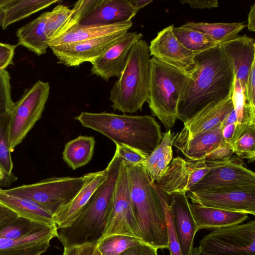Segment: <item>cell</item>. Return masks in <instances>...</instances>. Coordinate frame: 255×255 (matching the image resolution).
<instances>
[{"label":"cell","mask_w":255,"mask_h":255,"mask_svg":"<svg viewBox=\"0 0 255 255\" xmlns=\"http://www.w3.org/2000/svg\"><path fill=\"white\" fill-rule=\"evenodd\" d=\"M204 159L172 158L166 171L155 182L156 187L168 196L175 193H187L210 170Z\"/></svg>","instance_id":"13"},{"label":"cell","mask_w":255,"mask_h":255,"mask_svg":"<svg viewBox=\"0 0 255 255\" xmlns=\"http://www.w3.org/2000/svg\"><path fill=\"white\" fill-rule=\"evenodd\" d=\"M222 136L224 142L233 148L239 136L237 131V123L223 127Z\"/></svg>","instance_id":"48"},{"label":"cell","mask_w":255,"mask_h":255,"mask_svg":"<svg viewBox=\"0 0 255 255\" xmlns=\"http://www.w3.org/2000/svg\"><path fill=\"white\" fill-rule=\"evenodd\" d=\"M78 255H101L99 252L97 243L89 244L80 247Z\"/></svg>","instance_id":"50"},{"label":"cell","mask_w":255,"mask_h":255,"mask_svg":"<svg viewBox=\"0 0 255 255\" xmlns=\"http://www.w3.org/2000/svg\"><path fill=\"white\" fill-rule=\"evenodd\" d=\"M142 34L127 32L99 58L91 63V74L107 81L112 77L118 79L122 74L131 49Z\"/></svg>","instance_id":"17"},{"label":"cell","mask_w":255,"mask_h":255,"mask_svg":"<svg viewBox=\"0 0 255 255\" xmlns=\"http://www.w3.org/2000/svg\"><path fill=\"white\" fill-rule=\"evenodd\" d=\"M245 94L247 103L255 106V62L253 63L249 73Z\"/></svg>","instance_id":"47"},{"label":"cell","mask_w":255,"mask_h":255,"mask_svg":"<svg viewBox=\"0 0 255 255\" xmlns=\"http://www.w3.org/2000/svg\"><path fill=\"white\" fill-rule=\"evenodd\" d=\"M72 12V9L62 4H58L48 12L46 22V36L48 41L61 34Z\"/></svg>","instance_id":"35"},{"label":"cell","mask_w":255,"mask_h":255,"mask_svg":"<svg viewBox=\"0 0 255 255\" xmlns=\"http://www.w3.org/2000/svg\"><path fill=\"white\" fill-rule=\"evenodd\" d=\"M115 152L128 166L141 164L147 157L136 149L123 144H116Z\"/></svg>","instance_id":"41"},{"label":"cell","mask_w":255,"mask_h":255,"mask_svg":"<svg viewBox=\"0 0 255 255\" xmlns=\"http://www.w3.org/2000/svg\"><path fill=\"white\" fill-rule=\"evenodd\" d=\"M150 54L149 45L139 39L132 46L124 69L113 86L112 107L123 113L141 111L149 95Z\"/></svg>","instance_id":"5"},{"label":"cell","mask_w":255,"mask_h":255,"mask_svg":"<svg viewBox=\"0 0 255 255\" xmlns=\"http://www.w3.org/2000/svg\"><path fill=\"white\" fill-rule=\"evenodd\" d=\"M205 160V159H204ZM209 171L189 191L255 189V173L231 157L223 161L205 160Z\"/></svg>","instance_id":"11"},{"label":"cell","mask_w":255,"mask_h":255,"mask_svg":"<svg viewBox=\"0 0 255 255\" xmlns=\"http://www.w3.org/2000/svg\"><path fill=\"white\" fill-rule=\"evenodd\" d=\"M157 189L166 216L168 234V249L170 251V255H182L175 229L173 215L169 204L168 195L158 188Z\"/></svg>","instance_id":"37"},{"label":"cell","mask_w":255,"mask_h":255,"mask_svg":"<svg viewBox=\"0 0 255 255\" xmlns=\"http://www.w3.org/2000/svg\"><path fill=\"white\" fill-rule=\"evenodd\" d=\"M132 24L131 20L108 25H83L78 23L65 33L49 40L48 44L49 47L119 33H126L131 27Z\"/></svg>","instance_id":"22"},{"label":"cell","mask_w":255,"mask_h":255,"mask_svg":"<svg viewBox=\"0 0 255 255\" xmlns=\"http://www.w3.org/2000/svg\"><path fill=\"white\" fill-rule=\"evenodd\" d=\"M10 113L0 118V169L3 173L6 185L16 179L12 174L13 163L10 150L8 126Z\"/></svg>","instance_id":"33"},{"label":"cell","mask_w":255,"mask_h":255,"mask_svg":"<svg viewBox=\"0 0 255 255\" xmlns=\"http://www.w3.org/2000/svg\"><path fill=\"white\" fill-rule=\"evenodd\" d=\"M74 118L83 127L105 135L116 144L130 147L146 157L157 146L163 137L160 126L149 115L83 112Z\"/></svg>","instance_id":"3"},{"label":"cell","mask_w":255,"mask_h":255,"mask_svg":"<svg viewBox=\"0 0 255 255\" xmlns=\"http://www.w3.org/2000/svg\"><path fill=\"white\" fill-rule=\"evenodd\" d=\"M138 11L130 0H104L98 8L84 17L79 24L108 25L128 21Z\"/></svg>","instance_id":"24"},{"label":"cell","mask_w":255,"mask_h":255,"mask_svg":"<svg viewBox=\"0 0 255 255\" xmlns=\"http://www.w3.org/2000/svg\"><path fill=\"white\" fill-rule=\"evenodd\" d=\"M17 45L0 42V70L13 64L15 49Z\"/></svg>","instance_id":"44"},{"label":"cell","mask_w":255,"mask_h":255,"mask_svg":"<svg viewBox=\"0 0 255 255\" xmlns=\"http://www.w3.org/2000/svg\"><path fill=\"white\" fill-rule=\"evenodd\" d=\"M189 207L198 231L214 230L240 224L249 217V214L245 213L206 207L193 203H189Z\"/></svg>","instance_id":"25"},{"label":"cell","mask_w":255,"mask_h":255,"mask_svg":"<svg viewBox=\"0 0 255 255\" xmlns=\"http://www.w3.org/2000/svg\"></svg>","instance_id":"59"},{"label":"cell","mask_w":255,"mask_h":255,"mask_svg":"<svg viewBox=\"0 0 255 255\" xmlns=\"http://www.w3.org/2000/svg\"><path fill=\"white\" fill-rule=\"evenodd\" d=\"M122 159L115 152L106 168L107 176L79 214L67 225L57 227L64 248L97 243L103 237L112 210Z\"/></svg>","instance_id":"2"},{"label":"cell","mask_w":255,"mask_h":255,"mask_svg":"<svg viewBox=\"0 0 255 255\" xmlns=\"http://www.w3.org/2000/svg\"><path fill=\"white\" fill-rule=\"evenodd\" d=\"M181 26L201 32L220 44L237 37L246 25L242 22L207 23L190 21Z\"/></svg>","instance_id":"30"},{"label":"cell","mask_w":255,"mask_h":255,"mask_svg":"<svg viewBox=\"0 0 255 255\" xmlns=\"http://www.w3.org/2000/svg\"><path fill=\"white\" fill-rule=\"evenodd\" d=\"M50 246V243H45L27 247L2 249L0 250V255H41Z\"/></svg>","instance_id":"42"},{"label":"cell","mask_w":255,"mask_h":255,"mask_svg":"<svg viewBox=\"0 0 255 255\" xmlns=\"http://www.w3.org/2000/svg\"><path fill=\"white\" fill-rule=\"evenodd\" d=\"M220 46L232 65L235 79L246 91L249 73L255 62V40L246 34L222 42Z\"/></svg>","instance_id":"18"},{"label":"cell","mask_w":255,"mask_h":255,"mask_svg":"<svg viewBox=\"0 0 255 255\" xmlns=\"http://www.w3.org/2000/svg\"><path fill=\"white\" fill-rule=\"evenodd\" d=\"M61 1L59 0H11L9 5L2 11L3 19L1 27L5 29L11 24Z\"/></svg>","instance_id":"29"},{"label":"cell","mask_w":255,"mask_h":255,"mask_svg":"<svg viewBox=\"0 0 255 255\" xmlns=\"http://www.w3.org/2000/svg\"><path fill=\"white\" fill-rule=\"evenodd\" d=\"M176 135L177 133L176 134H174L171 129L166 131L163 134L162 140L159 144L141 164L150 177L153 172L155 165L159 157L166 146L172 145Z\"/></svg>","instance_id":"40"},{"label":"cell","mask_w":255,"mask_h":255,"mask_svg":"<svg viewBox=\"0 0 255 255\" xmlns=\"http://www.w3.org/2000/svg\"><path fill=\"white\" fill-rule=\"evenodd\" d=\"M234 153L233 148L224 143L207 155L205 160L223 161L230 159Z\"/></svg>","instance_id":"46"},{"label":"cell","mask_w":255,"mask_h":255,"mask_svg":"<svg viewBox=\"0 0 255 255\" xmlns=\"http://www.w3.org/2000/svg\"><path fill=\"white\" fill-rule=\"evenodd\" d=\"M114 234L132 236L141 240L131 207L128 167L123 160L116 181L112 210L102 238Z\"/></svg>","instance_id":"12"},{"label":"cell","mask_w":255,"mask_h":255,"mask_svg":"<svg viewBox=\"0 0 255 255\" xmlns=\"http://www.w3.org/2000/svg\"><path fill=\"white\" fill-rule=\"evenodd\" d=\"M198 248L213 255H255V221L214 229Z\"/></svg>","instance_id":"10"},{"label":"cell","mask_w":255,"mask_h":255,"mask_svg":"<svg viewBox=\"0 0 255 255\" xmlns=\"http://www.w3.org/2000/svg\"><path fill=\"white\" fill-rule=\"evenodd\" d=\"M0 185H6L5 176L3 173L0 169Z\"/></svg>","instance_id":"57"},{"label":"cell","mask_w":255,"mask_h":255,"mask_svg":"<svg viewBox=\"0 0 255 255\" xmlns=\"http://www.w3.org/2000/svg\"><path fill=\"white\" fill-rule=\"evenodd\" d=\"M172 32L183 46L196 53L219 44L206 34L181 26H173Z\"/></svg>","instance_id":"32"},{"label":"cell","mask_w":255,"mask_h":255,"mask_svg":"<svg viewBox=\"0 0 255 255\" xmlns=\"http://www.w3.org/2000/svg\"><path fill=\"white\" fill-rule=\"evenodd\" d=\"M48 82L37 81L26 89L10 113L8 134L12 152L41 118L50 94Z\"/></svg>","instance_id":"9"},{"label":"cell","mask_w":255,"mask_h":255,"mask_svg":"<svg viewBox=\"0 0 255 255\" xmlns=\"http://www.w3.org/2000/svg\"><path fill=\"white\" fill-rule=\"evenodd\" d=\"M3 19V14L2 11H0V26H1Z\"/></svg>","instance_id":"58"},{"label":"cell","mask_w":255,"mask_h":255,"mask_svg":"<svg viewBox=\"0 0 255 255\" xmlns=\"http://www.w3.org/2000/svg\"><path fill=\"white\" fill-rule=\"evenodd\" d=\"M133 6L138 10L152 1V0H130Z\"/></svg>","instance_id":"53"},{"label":"cell","mask_w":255,"mask_h":255,"mask_svg":"<svg viewBox=\"0 0 255 255\" xmlns=\"http://www.w3.org/2000/svg\"><path fill=\"white\" fill-rule=\"evenodd\" d=\"M56 237V224L50 225L27 220L0 203V250L50 243Z\"/></svg>","instance_id":"8"},{"label":"cell","mask_w":255,"mask_h":255,"mask_svg":"<svg viewBox=\"0 0 255 255\" xmlns=\"http://www.w3.org/2000/svg\"><path fill=\"white\" fill-rule=\"evenodd\" d=\"M11 0H0V11L4 9L10 3Z\"/></svg>","instance_id":"56"},{"label":"cell","mask_w":255,"mask_h":255,"mask_svg":"<svg viewBox=\"0 0 255 255\" xmlns=\"http://www.w3.org/2000/svg\"><path fill=\"white\" fill-rule=\"evenodd\" d=\"M48 12L42 13L36 18L17 29V46H22L38 56L46 53L49 48L46 36Z\"/></svg>","instance_id":"26"},{"label":"cell","mask_w":255,"mask_h":255,"mask_svg":"<svg viewBox=\"0 0 255 255\" xmlns=\"http://www.w3.org/2000/svg\"><path fill=\"white\" fill-rule=\"evenodd\" d=\"M107 176L106 168L102 171L90 173L85 184L78 193L54 216L57 227L67 225L79 214L97 189L106 180Z\"/></svg>","instance_id":"23"},{"label":"cell","mask_w":255,"mask_h":255,"mask_svg":"<svg viewBox=\"0 0 255 255\" xmlns=\"http://www.w3.org/2000/svg\"><path fill=\"white\" fill-rule=\"evenodd\" d=\"M237 123V117L234 109L227 115L226 118L222 123L223 127L232 124Z\"/></svg>","instance_id":"52"},{"label":"cell","mask_w":255,"mask_h":255,"mask_svg":"<svg viewBox=\"0 0 255 255\" xmlns=\"http://www.w3.org/2000/svg\"><path fill=\"white\" fill-rule=\"evenodd\" d=\"M247 28L250 31H255V3H254L251 6L250 10L248 14Z\"/></svg>","instance_id":"51"},{"label":"cell","mask_w":255,"mask_h":255,"mask_svg":"<svg viewBox=\"0 0 255 255\" xmlns=\"http://www.w3.org/2000/svg\"><path fill=\"white\" fill-rule=\"evenodd\" d=\"M128 167L131 207L140 239L157 250L168 249L166 216L155 183L141 164Z\"/></svg>","instance_id":"4"},{"label":"cell","mask_w":255,"mask_h":255,"mask_svg":"<svg viewBox=\"0 0 255 255\" xmlns=\"http://www.w3.org/2000/svg\"><path fill=\"white\" fill-rule=\"evenodd\" d=\"M245 91L235 79L232 100L237 117V130L240 134L249 127L255 125V106L247 103Z\"/></svg>","instance_id":"31"},{"label":"cell","mask_w":255,"mask_h":255,"mask_svg":"<svg viewBox=\"0 0 255 255\" xmlns=\"http://www.w3.org/2000/svg\"><path fill=\"white\" fill-rule=\"evenodd\" d=\"M89 174L77 177H51L35 183L3 190L9 194L35 202L46 209L54 217L81 190Z\"/></svg>","instance_id":"7"},{"label":"cell","mask_w":255,"mask_h":255,"mask_svg":"<svg viewBox=\"0 0 255 255\" xmlns=\"http://www.w3.org/2000/svg\"><path fill=\"white\" fill-rule=\"evenodd\" d=\"M157 249L143 242L126 249L120 255H158Z\"/></svg>","instance_id":"45"},{"label":"cell","mask_w":255,"mask_h":255,"mask_svg":"<svg viewBox=\"0 0 255 255\" xmlns=\"http://www.w3.org/2000/svg\"><path fill=\"white\" fill-rule=\"evenodd\" d=\"M79 248L78 247L64 248L63 255H78Z\"/></svg>","instance_id":"54"},{"label":"cell","mask_w":255,"mask_h":255,"mask_svg":"<svg viewBox=\"0 0 255 255\" xmlns=\"http://www.w3.org/2000/svg\"><path fill=\"white\" fill-rule=\"evenodd\" d=\"M103 0H80L76 1L72 8L71 15L65 26L61 34L65 33L74 25L79 23L84 17L98 8L102 4Z\"/></svg>","instance_id":"38"},{"label":"cell","mask_w":255,"mask_h":255,"mask_svg":"<svg viewBox=\"0 0 255 255\" xmlns=\"http://www.w3.org/2000/svg\"><path fill=\"white\" fill-rule=\"evenodd\" d=\"M191 255H213L201 251L199 248H193Z\"/></svg>","instance_id":"55"},{"label":"cell","mask_w":255,"mask_h":255,"mask_svg":"<svg viewBox=\"0 0 255 255\" xmlns=\"http://www.w3.org/2000/svg\"><path fill=\"white\" fill-rule=\"evenodd\" d=\"M187 193L192 203L202 206L255 215V189Z\"/></svg>","instance_id":"14"},{"label":"cell","mask_w":255,"mask_h":255,"mask_svg":"<svg viewBox=\"0 0 255 255\" xmlns=\"http://www.w3.org/2000/svg\"><path fill=\"white\" fill-rule=\"evenodd\" d=\"M142 241L136 237L114 234L102 238L97 243L101 255H120L126 249Z\"/></svg>","instance_id":"34"},{"label":"cell","mask_w":255,"mask_h":255,"mask_svg":"<svg viewBox=\"0 0 255 255\" xmlns=\"http://www.w3.org/2000/svg\"><path fill=\"white\" fill-rule=\"evenodd\" d=\"M180 1L182 4H188L193 8H211L219 5L217 0H181Z\"/></svg>","instance_id":"49"},{"label":"cell","mask_w":255,"mask_h":255,"mask_svg":"<svg viewBox=\"0 0 255 255\" xmlns=\"http://www.w3.org/2000/svg\"><path fill=\"white\" fill-rule=\"evenodd\" d=\"M174 24L159 31L149 45L150 56L190 75L194 69L197 54L183 46L172 32Z\"/></svg>","instance_id":"15"},{"label":"cell","mask_w":255,"mask_h":255,"mask_svg":"<svg viewBox=\"0 0 255 255\" xmlns=\"http://www.w3.org/2000/svg\"><path fill=\"white\" fill-rule=\"evenodd\" d=\"M255 125L248 127L236 141L234 153L249 162L255 160Z\"/></svg>","instance_id":"36"},{"label":"cell","mask_w":255,"mask_h":255,"mask_svg":"<svg viewBox=\"0 0 255 255\" xmlns=\"http://www.w3.org/2000/svg\"><path fill=\"white\" fill-rule=\"evenodd\" d=\"M0 203L27 220L50 225L56 224L53 215L40 205L28 199L9 194L0 188Z\"/></svg>","instance_id":"27"},{"label":"cell","mask_w":255,"mask_h":255,"mask_svg":"<svg viewBox=\"0 0 255 255\" xmlns=\"http://www.w3.org/2000/svg\"><path fill=\"white\" fill-rule=\"evenodd\" d=\"M10 77L5 69L0 70V118L10 113L14 105L11 94Z\"/></svg>","instance_id":"39"},{"label":"cell","mask_w":255,"mask_h":255,"mask_svg":"<svg viewBox=\"0 0 255 255\" xmlns=\"http://www.w3.org/2000/svg\"><path fill=\"white\" fill-rule=\"evenodd\" d=\"M126 33H119L82 41L49 47L58 62L68 67L79 66L99 58Z\"/></svg>","instance_id":"16"},{"label":"cell","mask_w":255,"mask_h":255,"mask_svg":"<svg viewBox=\"0 0 255 255\" xmlns=\"http://www.w3.org/2000/svg\"><path fill=\"white\" fill-rule=\"evenodd\" d=\"M194 69L179 101L177 119L183 123L212 102L233 93L235 74L220 44L197 53Z\"/></svg>","instance_id":"1"},{"label":"cell","mask_w":255,"mask_h":255,"mask_svg":"<svg viewBox=\"0 0 255 255\" xmlns=\"http://www.w3.org/2000/svg\"><path fill=\"white\" fill-rule=\"evenodd\" d=\"M223 126H219L204 133L189 137L182 129L177 133L172 145L189 160L205 159L213 150L225 143L222 136Z\"/></svg>","instance_id":"20"},{"label":"cell","mask_w":255,"mask_h":255,"mask_svg":"<svg viewBox=\"0 0 255 255\" xmlns=\"http://www.w3.org/2000/svg\"><path fill=\"white\" fill-rule=\"evenodd\" d=\"M187 193H175L170 196L169 206L182 255H191L193 241L198 231L189 207Z\"/></svg>","instance_id":"19"},{"label":"cell","mask_w":255,"mask_h":255,"mask_svg":"<svg viewBox=\"0 0 255 255\" xmlns=\"http://www.w3.org/2000/svg\"><path fill=\"white\" fill-rule=\"evenodd\" d=\"M172 145L166 147L157 161L153 172L150 177L154 182H156L166 171L173 158Z\"/></svg>","instance_id":"43"},{"label":"cell","mask_w":255,"mask_h":255,"mask_svg":"<svg viewBox=\"0 0 255 255\" xmlns=\"http://www.w3.org/2000/svg\"><path fill=\"white\" fill-rule=\"evenodd\" d=\"M95 144L93 136L80 135L68 141L63 151V158L73 170L87 164L92 159Z\"/></svg>","instance_id":"28"},{"label":"cell","mask_w":255,"mask_h":255,"mask_svg":"<svg viewBox=\"0 0 255 255\" xmlns=\"http://www.w3.org/2000/svg\"><path fill=\"white\" fill-rule=\"evenodd\" d=\"M232 95L220 102L207 105L184 123L182 129L187 136L192 137L221 125L234 109Z\"/></svg>","instance_id":"21"},{"label":"cell","mask_w":255,"mask_h":255,"mask_svg":"<svg viewBox=\"0 0 255 255\" xmlns=\"http://www.w3.org/2000/svg\"><path fill=\"white\" fill-rule=\"evenodd\" d=\"M188 75L156 58L150 59L149 95L152 115L171 129L178 117L179 101L190 79Z\"/></svg>","instance_id":"6"}]
</instances>
